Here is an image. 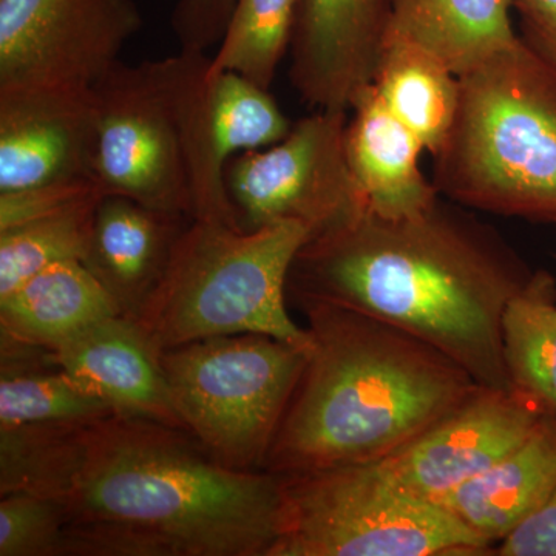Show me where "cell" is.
I'll use <instances>...</instances> for the list:
<instances>
[{"label":"cell","mask_w":556,"mask_h":556,"mask_svg":"<svg viewBox=\"0 0 556 556\" xmlns=\"http://www.w3.org/2000/svg\"><path fill=\"white\" fill-rule=\"evenodd\" d=\"M142 25L135 0H0V89H93Z\"/></svg>","instance_id":"cell-10"},{"label":"cell","mask_w":556,"mask_h":556,"mask_svg":"<svg viewBox=\"0 0 556 556\" xmlns=\"http://www.w3.org/2000/svg\"><path fill=\"white\" fill-rule=\"evenodd\" d=\"M547 412L552 409L518 388L481 386L420 437L378 463L408 492L439 504L518 448Z\"/></svg>","instance_id":"cell-11"},{"label":"cell","mask_w":556,"mask_h":556,"mask_svg":"<svg viewBox=\"0 0 556 556\" xmlns=\"http://www.w3.org/2000/svg\"><path fill=\"white\" fill-rule=\"evenodd\" d=\"M555 486L556 413L547 412L518 448L439 504L493 547L535 514Z\"/></svg>","instance_id":"cell-18"},{"label":"cell","mask_w":556,"mask_h":556,"mask_svg":"<svg viewBox=\"0 0 556 556\" xmlns=\"http://www.w3.org/2000/svg\"><path fill=\"white\" fill-rule=\"evenodd\" d=\"M346 110H314L269 148L229 161L226 188L240 228L299 222L311 239L368 211L346 155Z\"/></svg>","instance_id":"cell-9"},{"label":"cell","mask_w":556,"mask_h":556,"mask_svg":"<svg viewBox=\"0 0 556 556\" xmlns=\"http://www.w3.org/2000/svg\"><path fill=\"white\" fill-rule=\"evenodd\" d=\"M211 56L119 62L93 87V178L104 195L193 219L192 124Z\"/></svg>","instance_id":"cell-7"},{"label":"cell","mask_w":556,"mask_h":556,"mask_svg":"<svg viewBox=\"0 0 556 556\" xmlns=\"http://www.w3.org/2000/svg\"><path fill=\"white\" fill-rule=\"evenodd\" d=\"M350 112L348 163L368 211L405 218L437 203L441 195L420 169L422 141L387 108L378 90L369 86L362 91Z\"/></svg>","instance_id":"cell-17"},{"label":"cell","mask_w":556,"mask_h":556,"mask_svg":"<svg viewBox=\"0 0 556 556\" xmlns=\"http://www.w3.org/2000/svg\"><path fill=\"white\" fill-rule=\"evenodd\" d=\"M237 0H177L172 13V30L179 50L206 53L218 46Z\"/></svg>","instance_id":"cell-27"},{"label":"cell","mask_w":556,"mask_h":556,"mask_svg":"<svg viewBox=\"0 0 556 556\" xmlns=\"http://www.w3.org/2000/svg\"><path fill=\"white\" fill-rule=\"evenodd\" d=\"M308 351L248 332L169 348L160 361L190 437L223 466L260 471Z\"/></svg>","instance_id":"cell-8"},{"label":"cell","mask_w":556,"mask_h":556,"mask_svg":"<svg viewBox=\"0 0 556 556\" xmlns=\"http://www.w3.org/2000/svg\"><path fill=\"white\" fill-rule=\"evenodd\" d=\"M115 314L118 306L83 262L58 263L0 298V334L54 350Z\"/></svg>","instance_id":"cell-19"},{"label":"cell","mask_w":556,"mask_h":556,"mask_svg":"<svg viewBox=\"0 0 556 556\" xmlns=\"http://www.w3.org/2000/svg\"><path fill=\"white\" fill-rule=\"evenodd\" d=\"M190 222L185 215L156 211L126 197L102 195L83 263L123 316H138Z\"/></svg>","instance_id":"cell-16"},{"label":"cell","mask_w":556,"mask_h":556,"mask_svg":"<svg viewBox=\"0 0 556 556\" xmlns=\"http://www.w3.org/2000/svg\"><path fill=\"white\" fill-rule=\"evenodd\" d=\"M298 306L308 320V361L266 456L269 473L378 463L481 387L394 325L328 303Z\"/></svg>","instance_id":"cell-3"},{"label":"cell","mask_w":556,"mask_h":556,"mask_svg":"<svg viewBox=\"0 0 556 556\" xmlns=\"http://www.w3.org/2000/svg\"><path fill=\"white\" fill-rule=\"evenodd\" d=\"M291 127L268 89L240 73L207 68L192 124L193 219L240 228L226 188L229 161L277 144Z\"/></svg>","instance_id":"cell-14"},{"label":"cell","mask_w":556,"mask_h":556,"mask_svg":"<svg viewBox=\"0 0 556 556\" xmlns=\"http://www.w3.org/2000/svg\"><path fill=\"white\" fill-rule=\"evenodd\" d=\"M53 356L70 379L118 415L182 428L160 351L137 320L115 314L83 329Z\"/></svg>","instance_id":"cell-15"},{"label":"cell","mask_w":556,"mask_h":556,"mask_svg":"<svg viewBox=\"0 0 556 556\" xmlns=\"http://www.w3.org/2000/svg\"><path fill=\"white\" fill-rule=\"evenodd\" d=\"M309 239L299 222L243 230L192 219L134 320L160 353L248 332L309 346L308 329L287 308L289 269Z\"/></svg>","instance_id":"cell-5"},{"label":"cell","mask_w":556,"mask_h":556,"mask_svg":"<svg viewBox=\"0 0 556 556\" xmlns=\"http://www.w3.org/2000/svg\"><path fill=\"white\" fill-rule=\"evenodd\" d=\"M67 522L60 504L27 492L0 500V556H67Z\"/></svg>","instance_id":"cell-26"},{"label":"cell","mask_w":556,"mask_h":556,"mask_svg":"<svg viewBox=\"0 0 556 556\" xmlns=\"http://www.w3.org/2000/svg\"><path fill=\"white\" fill-rule=\"evenodd\" d=\"M102 193L0 230V298L40 270L84 262Z\"/></svg>","instance_id":"cell-24"},{"label":"cell","mask_w":556,"mask_h":556,"mask_svg":"<svg viewBox=\"0 0 556 556\" xmlns=\"http://www.w3.org/2000/svg\"><path fill=\"white\" fill-rule=\"evenodd\" d=\"M390 14L391 0H302L289 47L300 100L350 112L372 84Z\"/></svg>","instance_id":"cell-13"},{"label":"cell","mask_w":556,"mask_h":556,"mask_svg":"<svg viewBox=\"0 0 556 556\" xmlns=\"http://www.w3.org/2000/svg\"><path fill=\"white\" fill-rule=\"evenodd\" d=\"M60 504L68 556H270L281 479L217 463L182 428L109 415L0 428V493Z\"/></svg>","instance_id":"cell-1"},{"label":"cell","mask_w":556,"mask_h":556,"mask_svg":"<svg viewBox=\"0 0 556 556\" xmlns=\"http://www.w3.org/2000/svg\"><path fill=\"white\" fill-rule=\"evenodd\" d=\"M371 86L434 155L456 118L459 76L419 43L387 31Z\"/></svg>","instance_id":"cell-21"},{"label":"cell","mask_w":556,"mask_h":556,"mask_svg":"<svg viewBox=\"0 0 556 556\" xmlns=\"http://www.w3.org/2000/svg\"><path fill=\"white\" fill-rule=\"evenodd\" d=\"M442 199L556 225V64L519 38L459 76V105L434 153Z\"/></svg>","instance_id":"cell-4"},{"label":"cell","mask_w":556,"mask_h":556,"mask_svg":"<svg viewBox=\"0 0 556 556\" xmlns=\"http://www.w3.org/2000/svg\"><path fill=\"white\" fill-rule=\"evenodd\" d=\"M302 0H237L208 73L236 72L269 90L291 47Z\"/></svg>","instance_id":"cell-25"},{"label":"cell","mask_w":556,"mask_h":556,"mask_svg":"<svg viewBox=\"0 0 556 556\" xmlns=\"http://www.w3.org/2000/svg\"><path fill=\"white\" fill-rule=\"evenodd\" d=\"M0 428L87 422L113 408L80 390L49 348L2 334Z\"/></svg>","instance_id":"cell-22"},{"label":"cell","mask_w":556,"mask_h":556,"mask_svg":"<svg viewBox=\"0 0 556 556\" xmlns=\"http://www.w3.org/2000/svg\"><path fill=\"white\" fill-rule=\"evenodd\" d=\"M503 351L511 386L556 413V281L546 270L507 303Z\"/></svg>","instance_id":"cell-23"},{"label":"cell","mask_w":556,"mask_h":556,"mask_svg":"<svg viewBox=\"0 0 556 556\" xmlns=\"http://www.w3.org/2000/svg\"><path fill=\"white\" fill-rule=\"evenodd\" d=\"M93 89H0V193L93 178Z\"/></svg>","instance_id":"cell-12"},{"label":"cell","mask_w":556,"mask_h":556,"mask_svg":"<svg viewBox=\"0 0 556 556\" xmlns=\"http://www.w3.org/2000/svg\"><path fill=\"white\" fill-rule=\"evenodd\" d=\"M521 22L522 39L556 64V0H511Z\"/></svg>","instance_id":"cell-30"},{"label":"cell","mask_w":556,"mask_h":556,"mask_svg":"<svg viewBox=\"0 0 556 556\" xmlns=\"http://www.w3.org/2000/svg\"><path fill=\"white\" fill-rule=\"evenodd\" d=\"M281 479V532L270 556H481L493 547L379 463Z\"/></svg>","instance_id":"cell-6"},{"label":"cell","mask_w":556,"mask_h":556,"mask_svg":"<svg viewBox=\"0 0 556 556\" xmlns=\"http://www.w3.org/2000/svg\"><path fill=\"white\" fill-rule=\"evenodd\" d=\"M93 193L102 192L91 179L43 186L22 192L0 193V230L50 214Z\"/></svg>","instance_id":"cell-28"},{"label":"cell","mask_w":556,"mask_h":556,"mask_svg":"<svg viewBox=\"0 0 556 556\" xmlns=\"http://www.w3.org/2000/svg\"><path fill=\"white\" fill-rule=\"evenodd\" d=\"M496 555L501 556H556V486L546 503L535 514L508 533Z\"/></svg>","instance_id":"cell-29"},{"label":"cell","mask_w":556,"mask_h":556,"mask_svg":"<svg viewBox=\"0 0 556 556\" xmlns=\"http://www.w3.org/2000/svg\"><path fill=\"white\" fill-rule=\"evenodd\" d=\"M511 0H391L387 31L404 36L457 76L517 42Z\"/></svg>","instance_id":"cell-20"},{"label":"cell","mask_w":556,"mask_h":556,"mask_svg":"<svg viewBox=\"0 0 556 556\" xmlns=\"http://www.w3.org/2000/svg\"><path fill=\"white\" fill-rule=\"evenodd\" d=\"M464 208L439 197L413 217L367 211L313 237L289 269L288 298L379 318L447 354L479 386L514 388L504 311L533 273Z\"/></svg>","instance_id":"cell-2"}]
</instances>
